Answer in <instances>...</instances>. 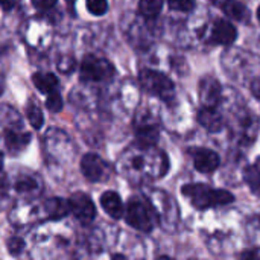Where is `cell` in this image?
I'll return each mask as SVG.
<instances>
[{"label":"cell","mask_w":260,"mask_h":260,"mask_svg":"<svg viewBox=\"0 0 260 260\" xmlns=\"http://www.w3.org/2000/svg\"><path fill=\"white\" fill-rule=\"evenodd\" d=\"M43 149L46 160L56 168L66 166L73 160L75 155V145L72 139L59 128H49L44 133Z\"/></svg>","instance_id":"277c9868"},{"label":"cell","mask_w":260,"mask_h":260,"mask_svg":"<svg viewBox=\"0 0 260 260\" xmlns=\"http://www.w3.org/2000/svg\"><path fill=\"white\" fill-rule=\"evenodd\" d=\"M139 84L148 94H152L166 104H172L175 99V85L172 79L161 72L142 69L139 72Z\"/></svg>","instance_id":"ba28073f"},{"label":"cell","mask_w":260,"mask_h":260,"mask_svg":"<svg viewBox=\"0 0 260 260\" xmlns=\"http://www.w3.org/2000/svg\"><path fill=\"white\" fill-rule=\"evenodd\" d=\"M198 96L203 107L216 108L222 99V90L218 79L213 76H204L198 84Z\"/></svg>","instance_id":"5bb4252c"},{"label":"cell","mask_w":260,"mask_h":260,"mask_svg":"<svg viewBox=\"0 0 260 260\" xmlns=\"http://www.w3.org/2000/svg\"><path fill=\"white\" fill-rule=\"evenodd\" d=\"M3 165H5V154L0 151V174L3 172Z\"/></svg>","instance_id":"836d02e7"},{"label":"cell","mask_w":260,"mask_h":260,"mask_svg":"<svg viewBox=\"0 0 260 260\" xmlns=\"http://www.w3.org/2000/svg\"><path fill=\"white\" fill-rule=\"evenodd\" d=\"M56 69H58L61 73H64V75H70V73L76 69V61H75V58H73L72 55L64 53V55H61V56L58 58V61H56Z\"/></svg>","instance_id":"4316f807"},{"label":"cell","mask_w":260,"mask_h":260,"mask_svg":"<svg viewBox=\"0 0 260 260\" xmlns=\"http://www.w3.org/2000/svg\"><path fill=\"white\" fill-rule=\"evenodd\" d=\"M101 206L105 210V213L108 216H111L113 219H120L125 215V207L122 203V198L117 192L113 190H107L101 195Z\"/></svg>","instance_id":"ac0fdd59"},{"label":"cell","mask_w":260,"mask_h":260,"mask_svg":"<svg viewBox=\"0 0 260 260\" xmlns=\"http://www.w3.org/2000/svg\"><path fill=\"white\" fill-rule=\"evenodd\" d=\"M85 8L91 15L102 17L108 11V0H85Z\"/></svg>","instance_id":"484cf974"},{"label":"cell","mask_w":260,"mask_h":260,"mask_svg":"<svg viewBox=\"0 0 260 260\" xmlns=\"http://www.w3.org/2000/svg\"><path fill=\"white\" fill-rule=\"evenodd\" d=\"M43 186L41 177L32 172H21L11 181L8 180V187H11L21 198H38L43 193Z\"/></svg>","instance_id":"8fae6325"},{"label":"cell","mask_w":260,"mask_h":260,"mask_svg":"<svg viewBox=\"0 0 260 260\" xmlns=\"http://www.w3.org/2000/svg\"><path fill=\"white\" fill-rule=\"evenodd\" d=\"M169 8L180 12H189L195 8V0H168Z\"/></svg>","instance_id":"f1b7e54d"},{"label":"cell","mask_w":260,"mask_h":260,"mask_svg":"<svg viewBox=\"0 0 260 260\" xmlns=\"http://www.w3.org/2000/svg\"><path fill=\"white\" fill-rule=\"evenodd\" d=\"M30 242V256L37 259H52L62 257L69 253L75 242L73 229L64 222L46 221L35 227L29 238Z\"/></svg>","instance_id":"6da1fadb"},{"label":"cell","mask_w":260,"mask_h":260,"mask_svg":"<svg viewBox=\"0 0 260 260\" xmlns=\"http://www.w3.org/2000/svg\"><path fill=\"white\" fill-rule=\"evenodd\" d=\"M44 105H46V108H47L50 113H59V111L62 110V107H64L59 90H55V91L46 94V102H44Z\"/></svg>","instance_id":"d4e9b609"},{"label":"cell","mask_w":260,"mask_h":260,"mask_svg":"<svg viewBox=\"0 0 260 260\" xmlns=\"http://www.w3.org/2000/svg\"><path fill=\"white\" fill-rule=\"evenodd\" d=\"M244 181L250 190L260 198V165H251L244 169Z\"/></svg>","instance_id":"603a6c76"},{"label":"cell","mask_w":260,"mask_h":260,"mask_svg":"<svg viewBox=\"0 0 260 260\" xmlns=\"http://www.w3.org/2000/svg\"><path fill=\"white\" fill-rule=\"evenodd\" d=\"M81 172L90 183H105L111 177V166L98 154L88 152L81 158Z\"/></svg>","instance_id":"30bf717a"},{"label":"cell","mask_w":260,"mask_h":260,"mask_svg":"<svg viewBox=\"0 0 260 260\" xmlns=\"http://www.w3.org/2000/svg\"><path fill=\"white\" fill-rule=\"evenodd\" d=\"M32 84L41 94H49L59 87V79L52 72H35L32 75Z\"/></svg>","instance_id":"44dd1931"},{"label":"cell","mask_w":260,"mask_h":260,"mask_svg":"<svg viewBox=\"0 0 260 260\" xmlns=\"http://www.w3.org/2000/svg\"><path fill=\"white\" fill-rule=\"evenodd\" d=\"M30 2H32L35 9H38L43 14H47L49 11H52L55 8L58 0H30Z\"/></svg>","instance_id":"f546056e"},{"label":"cell","mask_w":260,"mask_h":260,"mask_svg":"<svg viewBox=\"0 0 260 260\" xmlns=\"http://www.w3.org/2000/svg\"><path fill=\"white\" fill-rule=\"evenodd\" d=\"M116 67L111 61L104 56L88 53L79 64V78L85 84L91 82H108L114 78Z\"/></svg>","instance_id":"9c48e42d"},{"label":"cell","mask_w":260,"mask_h":260,"mask_svg":"<svg viewBox=\"0 0 260 260\" xmlns=\"http://www.w3.org/2000/svg\"><path fill=\"white\" fill-rule=\"evenodd\" d=\"M3 84H5V76H3V73L0 72V94H2V91H3Z\"/></svg>","instance_id":"e575fe53"},{"label":"cell","mask_w":260,"mask_h":260,"mask_svg":"<svg viewBox=\"0 0 260 260\" xmlns=\"http://www.w3.org/2000/svg\"><path fill=\"white\" fill-rule=\"evenodd\" d=\"M189 154L193 158V166L198 172L201 174H212L215 172L219 165H221V158L219 155L207 148H190Z\"/></svg>","instance_id":"9a60e30c"},{"label":"cell","mask_w":260,"mask_h":260,"mask_svg":"<svg viewBox=\"0 0 260 260\" xmlns=\"http://www.w3.org/2000/svg\"><path fill=\"white\" fill-rule=\"evenodd\" d=\"M8 219L15 229L46 222L47 216L44 210V203L38 198H21L12 206Z\"/></svg>","instance_id":"8992f818"},{"label":"cell","mask_w":260,"mask_h":260,"mask_svg":"<svg viewBox=\"0 0 260 260\" xmlns=\"http://www.w3.org/2000/svg\"><path fill=\"white\" fill-rule=\"evenodd\" d=\"M181 193L198 210L229 206V204H232L235 201L233 193H230L229 190L215 189V187H210V186L203 184V183L184 184L181 187Z\"/></svg>","instance_id":"3957f363"},{"label":"cell","mask_w":260,"mask_h":260,"mask_svg":"<svg viewBox=\"0 0 260 260\" xmlns=\"http://www.w3.org/2000/svg\"><path fill=\"white\" fill-rule=\"evenodd\" d=\"M24 247H26V242L23 241V238H18V236H11L8 241H6V248H8V253L14 257H18L23 251H24Z\"/></svg>","instance_id":"83f0119b"},{"label":"cell","mask_w":260,"mask_h":260,"mask_svg":"<svg viewBox=\"0 0 260 260\" xmlns=\"http://www.w3.org/2000/svg\"><path fill=\"white\" fill-rule=\"evenodd\" d=\"M70 213L82 225H90L96 219V207L93 200L84 192H73L69 198Z\"/></svg>","instance_id":"7c38bea8"},{"label":"cell","mask_w":260,"mask_h":260,"mask_svg":"<svg viewBox=\"0 0 260 260\" xmlns=\"http://www.w3.org/2000/svg\"><path fill=\"white\" fill-rule=\"evenodd\" d=\"M43 203H44V210H46L47 221H58V219H64V218L70 213L69 201H67V200H64V198L52 197V198L43 200Z\"/></svg>","instance_id":"ffe728a7"},{"label":"cell","mask_w":260,"mask_h":260,"mask_svg":"<svg viewBox=\"0 0 260 260\" xmlns=\"http://www.w3.org/2000/svg\"><path fill=\"white\" fill-rule=\"evenodd\" d=\"M257 18H259V21H260V6H259V9H257Z\"/></svg>","instance_id":"8d00e7d4"},{"label":"cell","mask_w":260,"mask_h":260,"mask_svg":"<svg viewBox=\"0 0 260 260\" xmlns=\"http://www.w3.org/2000/svg\"><path fill=\"white\" fill-rule=\"evenodd\" d=\"M238 37V30L236 27L224 20V18H218L215 20L212 29H210V35H209V41L212 44H218V46H230Z\"/></svg>","instance_id":"2e32d148"},{"label":"cell","mask_w":260,"mask_h":260,"mask_svg":"<svg viewBox=\"0 0 260 260\" xmlns=\"http://www.w3.org/2000/svg\"><path fill=\"white\" fill-rule=\"evenodd\" d=\"M23 40L32 50H47L53 41L52 20L44 15L30 17L23 26Z\"/></svg>","instance_id":"52a82bcc"},{"label":"cell","mask_w":260,"mask_h":260,"mask_svg":"<svg viewBox=\"0 0 260 260\" xmlns=\"http://www.w3.org/2000/svg\"><path fill=\"white\" fill-rule=\"evenodd\" d=\"M66 2H67V5H69L70 11L73 12V11H75V0H66Z\"/></svg>","instance_id":"d590c367"},{"label":"cell","mask_w":260,"mask_h":260,"mask_svg":"<svg viewBox=\"0 0 260 260\" xmlns=\"http://www.w3.org/2000/svg\"><path fill=\"white\" fill-rule=\"evenodd\" d=\"M134 134L137 145L143 149H148L157 145L160 137V126L148 116H137L134 122Z\"/></svg>","instance_id":"4fadbf2b"},{"label":"cell","mask_w":260,"mask_h":260,"mask_svg":"<svg viewBox=\"0 0 260 260\" xmlns=\"http://www.w3.org/2000/svg\"><path fill=\"white\" fill-rule=\"evenodd\" d=\"M213 5L222 9V12L241 23H247L250 20V9L239 0H210Z\"/></svg>","instance_id":"e0dca14e"},{"label":"cell","mask_w":260,"mask_h":260,"mask_svg":"<svg viewBox=\"0 0 260 260\" xmlns=\"http://www.w3.org/2000/svg\"><path fill=\"white\" fill-rule=\"evenodd\" d=\"M6 187H8V178H6V177H2V178H0V198H2V195L5 193Z\"/></svg>","instance_id":"d6a6232c"},{"label":"cell","mask_w":260,"mask_h":260,"mask_svg":"<svg viewBox=\"0 0 260 260\" xmlns=\"http://www.w3.org/2000/svg\"><path fill=\"white\" fill-rule=\"evenodd\" d=\"M163 2L165 0H140L139 2V12L142 17L152 20L155 18L163 8Z\"/></svg>","instance_id":"cb8c5ba5"},{"label":"cell","mask_w":260,"mask_h":260,"mask_svg":"<svg viewBox=\"0 0 260 260\" xmlns=\"http://www.w3.org/2000/svg\"><path fill=\"white\" fill-rule=\"evenodd\" d=\"M24 114H26V119L27 122L30 123V126L34 129H41L43 125H44V114L40 108V105L37 104L35 99L29 98V101L26 102V107H24Z\"/></svg>","instance_id":"7402d4cb"},{"label":"cell","mask_w":260,"mask_h":260,"mask_svg":"<svg viewBox=\"0 0 260 260\" xmlns=\"http://www.w3.org/2000/svg\"><path fill=\"white\" fill-rule=\"evenodd\" d=\"M17 5V0H0V8L5 11V12H9L15 8Z\"/></svg>","instance_id":"4dcf8cb0"},{"label":"cell","mask_w":260,"mask_h":260,"mask_svg":"<svg viewBox=\"0 0 260 260\" xmlns=\"http://www.w3.org/2000/svg\"><path fill=\"white\" fill-rule=\"evenodd\" d=\"M0 140L11 155L21 154L32 140V134L24 129L21 116L8 104H0Z\"/></svg>","instance_id":"7a4b0ae2"},{"label":"cell","mask_w":260,"mask_h":260,"mask_svg":"<svg viewBox=\"0 0 260 260\" xmlns=\"http://www.w3.org/2000/svg\"><path fill=\"white\" fill-rule=\"evenodd\" d=\"M197 119H198L200 125L203 128H206L209 133H218L224 126L222 116L213 107H201V110L198 111Z\"/></svg>","instance_id":"d6986e66"},{"label":"cell","mask_w":260,"mask_h":260,"mask_svg":"<svg viewBox=\"0 0 260 260\" xmlns=\"http://www.w3.org/2000/svg\"><path fill=\"white\" fill-rule=\"evenodd\" d=\"M125 219L126 224L139 232L149 233L155 229L158 222V215L151 203V200H146L145 197H131L126 204L125 210Z\"/></svg>","instance_id":"5b68a950"},{"label":"cell","mask_w":260,"mask_h":260,"mask_svg":"<svg viewBox=\"0 0 260 260\" xmlns=\"http://www.w3.org/2000/svg\"><path fill=\"white\" fill-rule=\"evenodd\" d=\"M251 93L260 101V78H256V79L251 82Z\"/></svg>","instance_id":"1f68e13d"}]
</instances>
